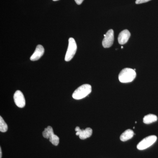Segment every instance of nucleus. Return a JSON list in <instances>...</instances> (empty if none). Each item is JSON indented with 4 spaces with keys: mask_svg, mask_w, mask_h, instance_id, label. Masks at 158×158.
<instances>
[{
    "mask_svg": "<svg viewBox=\"0 0 158 158\" xmlns=\"http://www.w3.org/2000/svg\"><path fill=\"white\" fill-rule=\"evenodd\" d=\"M157 119V116L156 115L150 114L144 116L143 118V122L145 124H150V123L155 122Z\"/></svg>",
    "mask_w": 158,
    "mask_h": 158,
    "instance_id": "12",
    "label": "nucleus"
},
{
    "mask_svg": "<svg viewBox=\"0 0 158 158\" xmlns=\"http://www.w3.org/2000/svg\"><path fill=\"white\" fill-rule=\"evenodd\" d=\"M121 48H123V47L122 46L121 47Z\"/></svg>",
    "mask_w": 158,
    "mask_h": 158,
    "instance_id": "18",
    "label": "nucleus"
},
{
    "mask_svg": "<svg viewBox=\"0 0 158 158\" xmlns=\"http://www.w3.org/2000/svg\"><path fill=\"white\" fill-rule=\"evenodd\" d=\"M77 45L74 38L70 37L69 40L68 49L65 54V60L66 62L70 61L76 53Z\"/></svg>",
    "mask_w": 158,
    "mask_h": 158,
    "instance_id": "3",
    "label": "nucleus"
},
{
    "mask_svg": "<svg viewBox=\"0 0 158 158\" xmlns=\"http://www.w3.org/2000/svg\"><path fill=\"white\" fill-rule=\"evenodd\" d=\"M53 1H58V0H53Z\"/></svg>",
    "mask_w": 158,
    "mask_h": 158,
    "instance_id": "17",
    "label": "nucleus"
},
{
    "mask_svg": "<svg viewBox=\"0 0 158 158\" xmlns=\"http://www.w3.org/2000/svg\"><path fill=\"white\" fill-rule=\"evenodd\" d=\"M134 132L132 130L128 129L125 131L124 132L121 134L120 137V139L121 141H127L131 139L134 136Z\"/></svg>",
    "mask_w": 158,
    "mask_h": 158,
    "instance_id": "11",
    "label": "nucleus"
},
{
    "mask_svg": "<svg viewBox=\"0 0 158 158\" xmlns=\"http://www.w3.org/2000/svg\"><path fill=\"white\" fill-rule=\"evenodd\" d=\"M151 0H136L135 3L136 4H141L142 3L147 2Z\"/></svg>",
    "mask_w": 158,
    "mask_h": 158,
    "instance_id": "14",
    "label": "nucleus"
},
{
    "mask_svg": "<svg viewBox=\"0 0 158 158\" xmlns=\"http://www.w3.org/2000/svg\"><path fill=\"white\" fill-rule=\"evenodd\" d=\"M157 139V138L155 135L148 136L144 138L138 143L137 146V148L140 150L146 149L154 144L156 141Z\"/></svg>",
    "mask_w": 158,
    "mask_h": 158,
    "instance_id": "5",
    "label": "nucleus"
},
{
    "mask_svg": "<svg viewBox=\"0 0 158 158\" xmlns=\"http://www.w3.org/2000/svg\"><path fill=\"white\" fill-rule=\"evenodd\" d=\"M77 131V135L79 136L80 139L85 140L86 138H89L92 134V130L90 128L88 127L85 130H81L79 127H77L75 128Z\"/></svg>",
    "mask_w": 158,
    "mask_h": 158,
    "instance_id": "8",
    "label": "nucleus"
},
{
    "mask_svg": "<svg viewBox=\"0 0 158 158\" xmlns=\"http://www.w3.org/2000/svg\"><path fill=\"white\" fill-rule=\"evenodd\" d=\"M2 148H1V147H0V158H2Z\"/></svg>",
    "mask_w": 158,
    "mask_h": 158,
    "instance_id": "16",
    "label": "nucleus"
},
{
    "mask_svg": "<svg viewBox=\"0 0 158 158\" xmlns=\"http://www.w3.org/2000/svg\"><path fill=\"white\" fill-rule=\"evenodd\" d=\"M44 49L41 45H38L36 47L34 53L31 56L30 59L32 61L39 60L44 54Z\"/></svg>",
    "mask_w": 158,
    "mask_h": 158,
    "instance_id": "9",
    "label": "nucleus"
},
{
    "mask_svg": "<svg viewBox=\"0 0 158 158\" xmlns=\"http://www.w3.org/2000/svg\"><path fill=\"white\" fill-rule=\"evenodd\" d=\"M84 1V0H75L76 3L78 5H81Z\"/></svg>",
    "mask_w": 158,
    "mask_h": 158,
    "instance_id": "15",
    "label": "nucleus"
},
{
    "mask_svg": "<svg viewBox=\"0 0 158 158\" xmlns=\"http://www.w3.org/2000/svg\"><path fill=\"white\" fill-rule=\"evenodd\" d=\"M131 34L127 30H123L119 33L118 37V43L121 45L125 44L129 39Z\"/></svg>",
    "mask_w": 158,
    "mask_h": 158,
    "instance_id": "10",
    "label": "nucleus"
},
{
    "mask_svg": "<svg viewBox=\"0 0 158 158\" xmlns=\"http://www.w3.org/2000/svg\"><path fill=\"white\" fill-rule=\"evenodd\" d=\"M13 98L15 105L18 107H24L26 105V101L23 94L20 90H18L15 91L13 96Z\"/></svg>",
    "mask_w": 158,
    "mask_h": 158,
    "instance_id": "7",
    "label": "nucleus"
},
{
    "mask_svg": "<svg viewBox=\"0 0 158 158\" xmlns=\"http://www.w3.org/2000/svg\"><path fill=\"white\" fill-rule=\"evenodd\" d=\"M43 136L44 138L49 139V141L53 145L57 146L59 143V137L54 133L52 127L51 126H48L44 129L43 132Z\"/></svg>",
    "mask_w": 158,
    "mask_h": 158,
    "instance_id": "4",
    "label": "nucleus"
},
{
    "mask_svg": "<svg viewBox=\"0 0 158 158\" xmlns=\"http://www.w3.org/2000/svg\"><path fill=\"white\" fill-rule=\"evenodd\" d=\"M104 38L103 40L102 45L104 48H109L113 45L114 40V31L113 30H109L106 34L104 35Z\"/></svg>",
    "mask_w": 158,
    "mask_h": 158,
    "instance_id": "6",
    "label": "nucleus"
},
{
    "mask_svg": "<svg viewBox=\"0 0 158 158\" xmlns=\"http://www.w3.org/2000/svg\"><path fill=\"white\" fill-rule=\"evenodd\" d=\"M8 129V127L2 116H0V131L2 132H6Z\"/></svg>",
    "mask_w": 158,
    "mask_h": 158,
    "instance_id": "13",
    "label": "nucleus"
},
{
    "mask_svg": "<svg viewBox=\"0 0 158 158\" xmlns=\"http://www.w3.org/2000/svg\"><path fill=\"white\" fill-rule=\"evenodd\" d=\"M136 77L135 71L132 69L126 68L123 69L118 75L119 81L123 83L131 82Z\"/></svg>",
    "mask_w": 158,
    "mask_h": 158,
    "instance_id": "1",
    "label": "nucleus"
},
{
    "mask_svg": "<svg viewBox=\"0 0 158 158\" xmlns=\"http://www.w3.org/2000/svg\"><path fill=\"white\" fill-rule=\"evenodd\" d=\"M91 86L88 84H85L77 88L73 94V98L75 99L80 100L88 96L91 92Z\"/></svg>",
    "mask_w": 158,
    "mask_h": 158,
    "instance_id": "2",
    "label": "nucleus"
}]
</instances>
